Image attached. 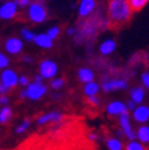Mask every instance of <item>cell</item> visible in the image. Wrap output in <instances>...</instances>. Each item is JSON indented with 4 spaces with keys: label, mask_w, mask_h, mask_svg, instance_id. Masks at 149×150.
Listing matches in <instances>:
<instances>
[{
    "label": "cell",
    "mask_w": 149,
    "mask_h": 150,
    "mask_svg": "<svg viewBox=\"0 0 149 150\" xmlns=\"http://www.w3.org/2000/svg\"><path fill=\"white\" fill-rule=\"evenodd\" d=\"M33 43L35 44V45H38L39 48H43V49H50L54 45V40H51L47 35V33L35 34V38H34Z\"/></svg>",
    "instance_id": "cell-16"
},
{
    "label": "cell",
    "mask_w": 149,
    "mask_h": 150,
    "mask_svg": "<svg viewBox=\"0 0 149 150\" xmlns=\"http://www.w3.org/2000/svg\"><path fill=\"white\" fill-rule=\"evenodd\" d=\"M62 114L61 112H57V111H51L49 114H44L40 117H38L37 120V123L38 125H45L49 122H60L62 120Z\"/></svg>",
    "instance_id": "cell-13"
},
{
    "label": "cell",
    "mask_w": 149,
    "mask_h": 150,
    "mask_svg": "<svg viewBox=\"0 0 149 150\" xmlns=\"http://www.w3.org/2000/svg\"><path fill=\"white\" fill-rule=\"evenodd\" d=\"M88 103L93 105V106H98V105L100 104V99H99V96L96 95V96H91V98H88Z\"/></svg>",
    "instance_id": "cell-30"
},
{
    "label": "cell",
    "mask_w": 149,
    "mask_h": 150,
    "mask_svg": "<svg viewBox=\"0 0 149 150\" xmlns=\"http://www.w3.org/2000/svg\"><path fill=\"white\" fill-rule=\"evenodd\" d=\"M100 86L96 83V82H91V83H87L84 84L83 87V93L88 96V98H91V96H96L100 91Z\"/></svg>",
    "instance_id": "cell-19"
},
{
    "label": "cell",
    "mask_w": 149,
    "mask_h": 150,
    "mask_svg": "<svg viewBox=\"0 0 149 150\" xmlns=\"http://www.w3.org/2000/svg\"><path fill=\"white\" fill-rule=\"evenodd\" d=\"M43 77L40 76V74H37V76H34V78H33V82L34 83H38V84H40V83H43Z\"/></svg>",
    "instance_id": "cell-35"
},
{
    "label": "cell",
    "mask_w": 149,
    "mask_h": 150,
    "mask_svg": "<svg viewBox=\"0 0 149 150\" xmlns=\"http://www.w3.org/2000/svg\"><path fill=\"white\" fill-rule=\"evenodd\" d=\"M126 106H127V110L128 111H135L136 109H137V106H138V105L135 103V101H132V100H128L127 101V104H126Z\"/></svg>",
    "instance_id": "cell-33"
},
{
    "label": "cell",
    "mask_w": 149,
    "mask_h": 150,
    "mask_svg": "<svg viewBox=\"0 0 149 150\" xmlns=\"http://www.w3.org/2000/svg\"><path fill=\"white\" fill-rule=\"evenodd\" d=\"M9 65H10V59L5 54H3V52H0V70H3V71L6 70Z\"/></svg>",
    "instance_id": "cell-28"
},
{
    "label": "cell",
    "mask_w": 149,
    "mask_h": 150,
    "mask_svg": "<svg viewBox=\"0 0 149 150\" xmlns=\"http://www.w3.org/2000/svg\"><path fill=\"white\" fill-rule=\"evenodd\" d=\"M22 61H23V62H29V64H31V62L33 61V59H32L31 56H23V57H22Z\"/></svg>",
    "instance_id": "cell-39"
},
{
    "label": "cell",
    "mask_w": 149,
    "mask_h": 150,
    "mask_svg": "<svg viewBox=\"0 0 149 150\" xmlns=\"http://www.w3.org/2000/svg\"><path fill=\"white\" fill-rule=\"evenodd\" d=\"M77 78L83 84L91 83V82H94V72L88 67H81L77 71Z\"/></svg>",
    "instance_id": "cell-15"
},
{
    "label": "cell",
    "mask_w": 149,
    "mask_h": 150,
    "mask_svg": "<svg viewBox=\"0 0 149 150\" xmlns=\"http://www.w3.org/2000/svg\"><path fill=\"white\" fill-rule=\"evenodd\" d=\"M132 9L127 0H111L108 3V20L111 25L127 23L132 17Z\"/></svg>",
    "instance_id": "cell-1"
},
{
    "label": "cell",
    "mask_w": 149,
    "mask_h": 150,
    "mask_svg": "<svg viewBox=\"0 0 149 150\" xmlns=\"http://www.w3.org/2000/svg\"><path fill=\"white\" fill-rule=\"evenodd\" d=\"M59 69L53 60H43L39 64V74L44 79H54Z\"/></svg>",
    "instance_id": "cell-4"
},
{
    "label": "cell",
    "mask_w": 149,
    "mask_h": 150,
    "mask_svg": "<svg viewBox=\"0 0 149 150\" xmlns=\"http://www.w3.org/2000/svg\"><path fill=\"white\" fill-rule=\"evenodd\" d=\"M125 150H147V148L142 143H139L138 140H133V142H128L125 145Z\"/></svg>",
    "instance_id": "cell-23"
},
{
    "label": "cell",
    "mask_w": 149,
    "mask_h": 150,
    "mask_svg": "<svg viewBox=\"0 0 149 150\" xmlns=\"http://www.w3.org/2000/svg\"><path fill=\"white\" fill-rule=\"evenodd\" d=\"M106 146L109 150H123V144L118 138H108Z\"/></svg>",
    "instance_id": "cell-20"
},
{
    "label": "cell",
    "mask_w": 149,
    "mask_h": 150,
    "mask_svg": "<svg viewBox=\"0 0 149 150\" xmlns=\"http://www.w3.org/2000/svg\"><path fill=\"white\" fill-rule=\"evenodd\" d=\"M23 49V43L17 37H10L5 43V50L11 55H17Z\"/></svg>",
    "instance_id": "cell-9"
},
{
    "label": "cell",
    "mask_w": 149,
    "mask_h": 150,
    "mask_svg": "<svg viewBox=\"0 0 149 150\" xmlns=\"http://www.w3.org/2000/svg\"><path fill=\"white\" fill-rule=\"evenodd\" d=\"M118 125H120V129L123 132L125 137L127 138L128 142H133L137 140V136L136 132L133 129V127L131 125V120H130V114L126 112V114H122L121 116H118Z\"/></svg>",
    "instance_id": "cell-3"
},
{
    "label": "cell",
    "mask_w": 149,
    "mask_h": 150,
    "mask_svg": "<svg viewBox=\"0 0 149 150\" xmlns=\"http://www.w3.org/2000/svg\"><path fill=\"white\" fill-rule=\"evenodd\" d=\"M88 139L91 140V142H95L96 139H98V136H96V134H94V133H91L88 136Z\"/></svg>",
    "instance_id": "cell-38"
},
{
    "label": "cell",
    "mask_w": 149,
    "mask_h": 150,
    "mask_svg": "<svg viewBox=\"0 0 149 150\" xmlns=\"http://www.w3.org/2000/svg\"><path fill=\"white\" fill-rule=\"evenodd\" d=\"M66 33H67V35H73V37H74V34H76L77 32H76V28L70 27V28L66 29Z\"/></svg>",
    "instance_id": "cell-36"
},
{
    "label": "cell",
    "mask_w": 149,
    "mask_h": 150,
    "mask_svg": "<svg viewBox=\"0 0 149 150\" xmlns=\"http://www.w3.org/2000/svg\"><path fill=\"white\" fill-rule=\"evenodd\" d=\"M18 83H20L22 87H28L31 82H29V79H28V77H27V76H21V77H20V82H18Z\"/></svg>",
    "instance_id": "cell-31"
},
{
    "label": "cell",
    "mask_w": 149,
    "mask_h": 150,
    "mask_svg": "<svg viewBox=\"0 0 149 150\" xmlns=\"http://www.w3.org/2000/svg\"><path fill=\"white\" fill-rule=\"evenodd\" d=\"M64 83L65 82L62 78H54L50 82V87H51V89H54V91H59V89H61L64 87Z\"/></svg>",
    "instance_id": "cell-27"
},
{
    "label": "cell",
    "mask_w": 149,
    "mask_h": 150,
    "mask_svg": "<svg viewBox=\"0 0 149 150\" xmlns=\"http://www.w3.org/2000/svg\"><path fill=\"white\" fill-rule=\"evenodd\" d=\"M59 34H60V28L59 27H56V26H53V27H50L48 31H47V35L49 37V38L51 39V40H55L57 37H59Z\"/></svg>",
    "instance_id": "cell-25"
},
{
    "label": "cell",
    "mask_w": 149,
    "mask_h": 150,
    "mask_svg": "<svg viewBox=\"0 0 149 150\" xmlns=\"http://www.w3.org/2000/svg\"><path fill=\"white\" fill-rule=\"evenodd\" d=\"M116 50V42L114 39H106L99 45V52L104 56L111 55Z\"/></svg>",
    "instance_id": "cell-17"
},
{
    "label": "cell",
    "mask_w": 149,
    "mask_h": 150,
    "mask_svg": "<svg viewBox=\"0 0 149 150\" xmlns=\"http://www.w3.org/2000/svg\"><path fill=\"white\" fill-rule=\"evenodd\" d=\"M132 117L137 123H147L149 121V106L148 105H138L137 109L132 112Z\"/></svg>",
    "instance_id": "cell-11"
},
{
    "label": "cell",
    "mask_w": 149,
    "mask_h": 150,
    "mask_svg": "<svg viewBox=\"0 0 149 150\" xmlns=\"http://www.w3.org/2000/svg\"><path fill=\"white\" fill-rule=\"evenodd\" d=\"M15 3H16V5L18 6V7H28L29 5H31L32 3L31 1H29V0H17V1H15Z\"/></svg>",
    "instance_id": "cell-32"
},
{
    "label": "cell",
    "mask_w": 149,
    "mask_h": 150,
    "mask_svg": "<svg viewBox=\"0 0 149 150\" xmlns=\"http://www.w3.org/2000/svg\"><path fill=\"white\" fill-rule=\"evenodd\" d=\"M21 35H22V38H23L25 40H27V42H34V38H35V34L27 28L21 29Z\"/></svg>",
    "instance_id": "cell-24"
},
{
    "label": "cell",
    "mask_w": 149,
    "mask_h": 150,
    "mask_svg": "<svg viewBox=\"0 0 149 150\" xmlns=\"http://www.w3.org/2000/svg\"><path fill=\"white\" fill-rule=\"evenodd\" d=\"M7 92H9V91H7V89L1 84V82H0V95H5Z\"/></svg>",
    "instance_id": "cell-37"
},
{
    "label": "cell",
    "mask_w": 149,
    "mask_h": 150,
    "mask_svg": "<svg viewBox=\"0 0 149 150\" xmlns=\"http://www.w3.org/2000/svg\"><path fill=\"white\" fill-rule=\"evenodd\" d=\"M96 6L94 0H82L78 5V16L81 18H87L92 15Z\"/></svg>",
    "instance_id": "cell-12"
},
{
    "label": "cell",
    "mask_w": 149,
    "mask_h": 150,
    "mask_svg": "<svg viewBox=\"0 0 149 150\" xmlns=\"http://www.w3.org/2000/svg\"><path fill=\"white\" fill-rule=\"evenodd\" d=\"M27 17L33 23H42L48 18L47 7L43 3L35 1L27 7Z\"/></svg>",
    "instance_id": "cell-2"
},
{
    "label": "cell",
    "mask_w": 149,
    "mask_h": 150,
    "mask_svg": "<svg viewBox=\"0 0 149 150\" xmlns=\"http://www.w3.org/2000/svg\"><path fill=\"white\" fill-rule=\"evenodd\" d=\"M20 96L22 99H26L27 98V89H22L21 93H20Z\"/></svg>",
    "instance_id": "cell-40"
},
{
    "label": "cell",
    "mask_w": 149,
    "mask_h": 150,
    "mask_svg": "<svg viewBox=\"0 0 149 150\" xmlns=\"http://www.w3.org/2000/svg\"><path fill=\"white\" fill-rule=\"evenodd\" d=\"M9 103V98L5 95H0V105H3V106H6V104Z\"/></svg>",
    "instance_id": "cell-34"
},
{
    "label": "cell",
    "mask_w": 149,
    "mask_h": 150,
    "mask_svg": "<svg viewBox=\"0 0 149 150\" xmlns=\"http://www.w3.org/2000/svg\"><path fill=\"white\" fill-rule=\"evenodd\" d=\"M149 1L148 0H130V6L133 12H138L147 6Z\"/></svg>",
    "instance_id": "cell-22"
},
{
    "label": "cell",
    "mask_w": 149,
    "mask_h": 150,
    "mask_svg": "<svg viewBox=\"0 0 149 150\" xmlns=\"http://www.w3.org/2000/svg\"><path fill=\"white\" fill-rule=\"evenodd\" d=\"M130 96H131V100L135 101L137 105H142L145 98V88L142 86L133 87L130 92Z\"/></svg>",
    "instance_id": "cell-14"
},
{
    "label": "cell",
    "mask_w": 149,
    "mask_h": 150,
    "mask_svg": "<svg viewBox=\"0 0 149 150\" xmlns=\"http://www.w3.org/2000/svg\"><path fill=\"white\" fill-rule=\"evenodd\" d=\"M101 89L104 93H111L115 91H123V89L128 88V82L126 79L121 78H115V79H109L101 83Z\"/></svg>",
    "instance_id": "cell-7"
},
{
    "label": "cell",
    "mask_w": 149,
    "mask_h": 150,
    "mask_svg": "<svg viewBox=\"0 0 149 150\" xmlns=\"http://www.w3.org/2000/svg\"><path fill=\"white\" fill-rule=\"evenodd\" d=\"M29 126H31V121H29L28 118L23 120V122H22L21 125H18V126L16 127V133H18V134L25 133V132L29 128Z\"/></svg>",
    "instance_id": "cell-26"
},
{
    "label": "cell",
    "mask_w": 149,
    "mask_h": 150,
    "mask_svg": "<svg viewBox=\"0 0 149 150\" xmlns=\"http://www.w3.org/2000/svg\"><path fill=\"white\" fill-rule=\"evenodd\" d=\"M26 89H27V98L29 100H39L48 92V87L44 83L38 84L34 83V82H31Z\"/></svg>",
    "instance_id": "cell-6"
},
{
    "label": "cell",
    "mask_w": 149,
    "mask_h": 150,
    "mask_svg": "<svg viewBox=\"0 0 149 150\" xmlns=\"http://www.w3.org/2000/svg\"><path fill=\"white\" fill-rule=\"evenodd\" d=\"M0 82H1V84L7 89V91H10V89L15 88L18 84L20 77L17 76V73L13 70L6 69L0 73Z\"/></svg>",
    "instance_id": "cell-5"
},
{
    "label": "cell",
    "mask_w": 149,
    "mask_h": 150,
    "mask_svg": "<svg viewBox=\"0 0 149 150\" xmlns=\"http://www.w3.org/2000/svg\"><path fill=\"white\" fill-rule=\"evenodd\" d=\"M140 79H142V84L145 89H149V71L143 72L142 76H140Z\"/></svg>",
    "instance_id": "cell-29"
},
{
    "label": "cell",
    "mask_w": 149,
    "mask_h": 150,
    "mask_svg": "<svg viewBox=\"0 0 149 150\" xmlns=\"http://www.w3.org/2000/svg\"><path fill=\"white\" fill-rule=\"evenodd\" d=\"M106 112L110 116H121L122 114H126L128 112L127 106L126 104H123L120 100H115V101H111L106 105Z\"/></svg>",
    "instance_id": "cell-10"
},
{
    "label": "cell",
    "mask_w": 149,
    "mask_h": 150,
    "mask_svg": "<svg viewBox=\"0 0 149 150\" xmlns=\"http://www.w3.org/2000/svg\"><path fill=\"white\" fill-rule=\"evenodd\" d=\"M136 136H137V140L139 143H142L143 145L149 144V126L140 125L137 128Z\"/></svg>",
    "instance_id": "cell-18"
},
{
    "label": "cell",
    "mask_w": 149,
    "mask_h": 150,
    "mask_svg": "<svg viewBox=\"0 0 149 150\" xmlns=\"http://www.w3.org/2000/svg\"><path fill=\"white\" fill-rule=\"evenodd\" d=\"M12 116V110L9 106H3L0 109V123H6Z\"/></svg>",
    "instance_id": "cell-21"
},
{
    "label": "cell",
    "mask_w": 149,
    "mask_h": 150,
    "mask_svg": "<svg viewBox=\"0 0 149 150\" xmlns=\"http://www.w3.org/2000/svg\"><path fill=\"white\" fill-rule=\"evenodd\" d=\"M18 6L15 1H5L0 6V18L1 20H11L17 15Z\"/></svg>",
    "instance_id": "cell-8"
}]
</instances>
